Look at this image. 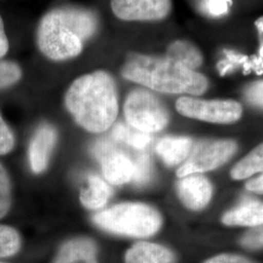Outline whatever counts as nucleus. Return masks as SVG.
Masks as SVG:
<instances>
[{"label": "nucleus", "instance_id": "1", "mask_svg": "<svg viewBox=\"0 0 263 263\" xmlns=\"http://www.w3.org/2000/svg\"><path fill=\"white\" fill-rule=\"evenodd\" d=\"M98 18L90 10L66 6L51 10L36 31L40 52L49 60L66 61L79 56L84 43L98 29Z\"/></svg>", "mask_w": 263, "mask_h": 263}, {"label": "nucleus", "instance_id": "2", "mask_svg": "<svg viewBox=\"0 0 263 263\" xmlns=\"http://www.w3.org/2000/svg\"><path fill=\"white\" fill-rule=\"evenodd\" d=\"M65 102L76 122L92 133L112 126L119 110L115 81L104 70L78 77L69 86Z\"/></svg>", "mask_w": 263, "mask_h": 263}, {"label": "nucleus", "instance_id": "3", "mask_svg": "<svg viewBox=\"0 0 263 263\" xmlns=\"http://www.w3.org/2000/svg\"><path fill=\"white\" fill-rule=\"evenodd\" d=\"M122 76L132 82L165 94L198 96L208 88L205 76L166 54L162 57L130 54L123 66Z\"/></svg>", "mask_w": 263, "mask_h": 263}, {"label": "nucleus", "instance_id": "4", "mask_svg": "<svg viewBox=\"0 0 263 263\" xmlns=\"http://www.w3.org/2000/svg\"><path fill=\"white\" fill-rule=\"evenodd\" d=\"M95 223L107 232L117 235L144 238L159 230V213L145 204L123 203L102 211L93 217Z\"/></svg>", "mask_w": 263, "mask_h": 263}, {"label": "nucleus", "instance_id": "5", "mask_svg": "<svg viewBox=\"0 0 263 263\" xmlns=\"http://www.w3.org/2000/svg\"><path fill=\"white\" fill-rule=\"evenodd\" d=\"M124 114L130 126L147 134L161 131L169 122V113L165 105L145 89H136L127 96Z\"/></svg>", "mask_w": 263, "mask_h": 263}, {"label": "nucleus", "instance_id": "6", "mask_svg": "<svg viewBox=\"0 0 263 263\" xmlns=\"http://www.w3.org/2000/svg\"><path fill=\"white\" fill-rule=\"evenodd\" d=\"M181 115L206 122L229 124L242 116V105L232 100H201L193 97H181L176 103Z\"/></svg>", "mask_w": 263, "mask_h": 263}, {"label": "nucleus", "instance_id": "7", "mask_svg": "<svg viewBox=\"0 0 263 263\" xmlns=\"http://www.w3.org/2000/svg\"><path fill=\"white\" fill-rule=\"evenodd\" d=\"M235 142L224 140H205L196 143L185 163L178 170L177 176L185 178L197 173L216 169L234 154Z\"/></svg>", "mask_w": 263, "mask_h": 263}, {"label": "nucleus", "instance_id": "8", "mask_svg": "<svg viewBox=\"0 0 263 263\" xmlns=\"http://www.w3.org/2000/svg\"><path fill=\"white\" fill-rule=\"evenodd\" d=\"M110 6L118 19L127 22H154L167 18L172 0H111Z\"/></svg>", "mask_w": 263, "mask_h": 263}, {"label": "nucleus", "instance_id": "9", "mask_svg": "<svg viewBox=\"0 0 263 263\" xmlns=\"http://www.w3.org/2000/svg\"><path fill=\"white\" fill-rule=\"evenodd\" d=\"M57 141V132L52 126L44 124L38 128L29 145V162L32 171L36 174L43 172Z\"/></svg>", "mask_w": 263, "mask_h": 263}, {"label": "nucleus", "instance_id": "10", "mask_svg": "<svg viewBox=\"0 0 263 263\" xmlns=\"http://www.w3.org/2000/svg\"><path fill=\"white\" fill-rule=\"evenodd\" d=\"M178 193L185 207L191 210H201L211 200L212 185L203 176H187L179 180Z\"/></svg>", "mask_w": 263, "mask_h": 263}, {"label": "nucleus", "instance_id": "11", "mask_svg": "<svg viewBox=\"0 0 263 263\" xmlns=\"http://www.w3.org/2000/svg\"><path fill=\"white\" fill-rule=\"evenodd\" d=\"M98 248L92 239L79 237L62 245L54 263H99Z\"/></svg>", "mask_w": 263, "mask_h": 263}, {"label": "nucleus", "instance_id": "12", "mask_svg": "<svg viewBox=\"0 0 263 263\" xmlns=\"http://www.w3.org/2000/svg\"><path fill=\"white\" fill-rule=\"evenodd\" d=\"M104 178L114 185L131 181L134 176V162L125 153L113 147L102 157Z\"/></svg>", "mask_w": 263, "mask_h": 263}, {"label": "nucleus", "instance_id": "13", "mask_svg": "<svg viewBox=\"0 0 263 263\" xmlns=\"http://www.w3.org/2000/svg\"><path fill=\"white\" fill-rule=\"evenodd\" d=\"M126 263H175L176 256L164 246L147 242L134 245L125 255Z\"/></svg>", "mask_w": 263, "mask_h": 263}, {"label": "nucleus", "instance_id": "14", "mask_svg": "<svg viewBox=\"0 0 263 263\" xmlns=\"http://www.w3.org/2000/svg\"><path fill=\"white\" fill-rule=\"evenodd\" d=\"M254 25L258 29V31L263 32V17L257 20ZM223 53L226 59L221 60L217 65V68L221 76H224L228 71H231L237 66H241L244 67L246 72L254 70L257 74L263 73V39L261 47L258 51V55L253 57L252 61H245L243 59V54L236 53L232 50H224Z\"/></svg>", "mask_w": 263, "mask_h": 263}, {"label": "nucleus", "instance_id": "15", "mask_svg": "<svg viewBox=\"0 0 263 263\" xmlns=\"http://www.w3.org/2000/svg\"><path fill=\"white\" fill-rule=\"evenodd\" d=\"M226 226H255L263 224V203L246 201L232 209L222 217Z\"/></svg>", "mask_w": 263, "mask_h": 263}, {"label": "nucleus", "instance_id": "16", "mask_svg": "<svg viewBox=\"0 0 263 263\" xmlns=\"http://www.w3.org/2000/svg\"><path fill=\"white\" fill-rule=\"evenodd\" d=\"M192 141L184 137H166L156 144V152L168 166H176L190 154Z\"/></svg>", "mask_w": 263, "mask_h": 263}, {"label": "nucleus", "instance_id": "17", "mask_svg": "<svg viewBox=\"0 0 263 263\" xmlns=\"http://www.w3.org/2000/svg\"><path fill=\"white\" fill-rule=\"evenodd\" d=\"M111 196V189L98 176L88 178L86 187L81 190L80 201L89 210H99L104 207Z\"/></svg>", "mask_w": 263, "mask_h": 263}, {"label": "nucleus", "instance_id": "18", "mask_svg": "<svg viewBox=\"0 0 263 263\" xmlns=\"http://www.w3.org/2000/svg\"><path fill=\"white\" fill-rule=\"evenodd\" d=\"M166 55L192 70H196L203 64L202 52L195 44L187 40L172 42L167 48Z\"/></svg>", "mask_w": 263, "mask_h": 263}, {"label": "nucleus", "instance_id": "19", "mask_svg": "<svg viewBox=\"0 0 263 263\" xmlns=\"http://www.w3.org/2000/svg\"><path fill=\"white\" fill-rule=\"evenodd\" d=\"M112 138L123 141L136 149H143L151 142V134L139 131L129 124L118 123L112 130Z\"/></svg>", "mask_w": 263, "mask_h": 263}, {"label": "nucleus", "instance_id": "20", "mask_svg": "<svg viewBox=\"0 0 263 263\" xmlns=\"http://www.w3.org/2000/svg\"><path fill=\"white\" fill-rule=\"evenodd\" d=\"M256 173H263V143L236 165L231 172V177L244 179Z\"/></svg>", "mask_w": 263, "mask_h": 263}, {"label": "nucleus", "instance_id": "21", "mask_svg": "<svg viewBox=\"0 0 263 263\" xmlns=\"http://www.w3.org/2000/svg\"><path fill=\"white\" fill-rule=\"evenodd\" d=\"M21 237L16 229L0 226V257H8L19 252Z\"/></svg>", "mask_w": 263, "mask_h": 263}, {"label": "nucleus", "instance_id": "22", "mask_svg": "<svg viewBox=\"0 0 263 263\" xmlns=\"http://www.w3.org/2000/svg\"><path fill=\"white\" fill-rule=\"evenodd\" d=\"M134 162V176L133 182L138 186H143L147 182H149L152 174L151 160L148 154L141 152L139 153L136 158L133 160Z\"/></svg>", "mask_w": 263, "mask_h": 263}, {"label": "nucleus", "instance_id": "23", "mask_svg": "<svg viewBox=\"0 0 263 263\" xmlns=\"http://www.w3.org/2000/svg\"><path fill=\"white\" fill-rule=\"evenodd\" d=\"M22 78V69L18 64L10 61H0V90L16 84Z\"/></svg>", "mask_w": 263, "mask_h": 263}, {"label": "nucleus", "instance_id": "24", "mask_svg": "<svg viewBox=\"0 0 263 263\" xmlns=\"http://www.w3.org/2000/svg\"><path fill=\"white\" fill-rule=\"evenodd\" d=\"M232 0H201L200 9L211 18H221L229 13Z\"/></svg>", "mask_w": 263, "mask_h": 263}, {"label": "nucleus", "instance_id": "25", "mask_svg": "<svg viewBox=\"0 0 263 263\" xmlns=\"http://www.w3.org/2000/svg\"><path fill=\"white\" fill-rule=\"evenodd\" d=\"M11 206V184L7 173L0 163V218L6 216Z\"/></svg>", "mask_w": 263, "mask_h": 263}, {"label": "nucleus", "instance_id": "26", "mask_svg": "<svg viewBox=\"0 0 263 263\" xmlns=\"http://www.w3.org/2000/svg\"><path fill=\"white\" fill-rule=\"evenodd\" d=\"M241 244L250 250L263 248V224L249 230L241 239Z\"/></svg>", "mask_w": 263, "mask_h": 263}, {"label": "nucleus", "instance_id": "27", "mask_svg": "<svg viewBox=\"0 0 263 263\" xmlns=\"http://www.w3.org/2000/svg\"><path fill=\"white\" fill-rule=\"evenodd\" d=\"M15 144V138L0 114V155L9 153Z\"/></svg>", "mask_w": 263, "mask_h": 263}, {"label": "nucleus", "instance_id": "28", "mask_svg": "<svg viewBox=\"0 0 263 263\" xmlns=\"http://www.w3.org/2000/svg\"><path fill=\"white\" fill-rule=\"evenodd\" d=\"M245 98L251 104L263 109V80L255 81L245 90Z\"/></svg>", "mask_w": 263, "mask_h": 263}, {"label": "nucleus", "instance_id": "29", "mask_svg": "<svg viewBox=\"0 0 263 263\" xmlns=\"http://www.w3.org/2000/svg\"><path fill=\"white\" fill-rule=\"evenodd\" d=\"M204 263H255L246 257L236 254H220Z\"/></svg>", "mask_w": 263, "mask_h": 263}, {"label": "nucleus", "instance_id": "30", "mask_svg": "<svg viewBox=\"0 0 263 263\" xmlns=\"http://www.w3.org/2000/svg\"><path fill=\"white\" fill-rule=\"evenodd\" d=\"M113 147L114 146L110 141L102 140V141H98L93 146V153L98 159L101 160L102 157L104 156L107 152L111 151Z\"/></svg>", "mask_w": 263, "mask_h": 263}, {"label": "nucleus", "instance_id": "31", "mask_svg": "<svg viewBox=\"0 0 263 263\" xmlns=\"http://www.w3.org/2000/svg\"><path fill=\"white\" fill-rule=\"evenodd\" d=\"M9 50V40L5 32L3 20L0 16V59L7 54Z\"/></svg>", "mask_w": 263, "mask_h": 263}, {"label": "nucleus", "instance_id": "32", "mask_svg": "<svg viewBox=\"0 0 263 263\" xmlns=\"http://www.w3.org/2000/svg\"><path fill=\"white\" fill-rule=\"evenodd\" d=\"M247 188L250 191L256 193H263V175L253 179L247 183Z\"/></svg>", "mask_w": 263, "mask_h": 263}, {"label": "nucleus", "instance_id": "33", "mask_svg": "<svg viewBox=\"0 0 263 263\" xmlns=\"http://www.w3.org/2000/svg\"><path fill=\"white\" fill-rule=\"evenodd\" d=\"M0 263H5V262H0Z\"/></svg>", "mask_w": 263, "mask_h": 263}]
</instances>
